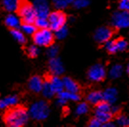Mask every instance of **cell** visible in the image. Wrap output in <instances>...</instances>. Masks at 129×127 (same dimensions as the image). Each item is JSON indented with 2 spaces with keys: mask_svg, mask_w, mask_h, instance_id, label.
Segmentation results:
<instances>
[{
  "mask_svg": "<svg viewBox=\"0 0 129 127\" xmlns=\"http://www.w3.org/2000/svg\"><path fill=\"white\" fill-rule=\"evenodd\" d=\"M4 122L10 127H21L24 126L29 120V113L27 110L21 107H10V109L4 115Z\"/></svg>",
  "mask_w": 129,
  "mask_h": 127,
  "instance_id": "6da1fadb",
  "label": "cell"
},
{
  "mask_svg": "<svg viewBox=\"0 0 129 127\" xmlns=\"http://www.w3.org/2000/svg\"><path fill=\"white\" fill-rule=\"evenodd\" d=\"M17 14L22 23H34L37 14L34 9V6L29 3L27 0H19L18 6H17Z\"/></svg>",
  "mask_w": 129,
  "mask_h": 127,
  "instance_id": "7a4b0ae2",
  "label": "cell"
},
{
  "mask_svg": "<svg viewBox=\"0 0 129 127\" xmlns=\"http://www.w3.org/2000/svg\"><path fill=\"white\" fill-rule=\"evenodd\" d=\"M50 108L45 100H38L31 106L29 116L36 120H43L49 116Z\"/></svg>",
  "mask_w": 129,
  "mask_h": 127,
  "instance_id": "3957f363",
  "label": "cell"
},
{
  "mask_svg": "<svg viewBox=\"0 0 129 127\" xmlns=\"http://www.w3.org/2000/svg\"><path fill=\"white\" fill-rule=\"evenodd\" d=\"M55 36L49 28L38 29L33 35V39L37 46L40 47H49L53 44Z\"/></svg>",
  "mask_w": 129,
  "mask_h": 127,
  "instance_id": "277c9868",
  "label": "cell"
},
{
  "mask_svg": "<svg viewBox=\"0 0 129 127\" xmlns=\"http://www.w3.org/2000/svg\"><path fill=\"white\" fill-rule=\"evenodd\" d=\"M47 19L49 22V28L53 31H55L60 27L64 26L67 18L64 13H62L61 11H55L49 14Z\"/></svg>",
  "mask_w": 129,
  "mask_h": 127,
  "instance_id": "5b68a950",
  "label": "cell"
},
{
  "mask_svg": "<svg viewBox=\"0 0 129 127\" xmlns=\"http://www.w3.org/2000/svg\"><path fill=\"white\" fill-rule=\"evenodd\" d=\"M111 23L113 27L117 29H126L129 27V12L128 11H120L116 12L112 15Z\"/></svg>",
  "mask_w": 129,
  "mask_h": 127,
  "instance_id": "8992f818",
  "label": "cell"
},
{
  "mask_svg": "<svg viewBox=\"0 0 129 127\" xmlns=\"http://www.w3.org/2000/svg\"><path fill=\"white\" fill-rule=\"evenodd\" d=\"M88 78L94 82H100L104 79L106 76V72L104 67L102 64H95L89 69L87 73Z\"/></svg>",
  "mask_w": 129,
  "mask_h": 127,
  "instance_id": "52a82bcc",
  "label": "cell"
},
{
  "mask_svg": "<svg viewBox=\"0 0 129 127\" xmlns=\"http://www.w3.org/2000/svg\"><path fill=\"white\" fill-rule=\"evenodd\" d=\"M128 48V42L125 39H117L109 40L105 42V49L111 54H115L118 52H123Z\"/></svg>",
  "mask_w": 129,
  "mask_h": 127,
  "instance_id": "ba28073f",
  "label": "cell"
},
{
  "mask_svg": "<svg viewBox=\"0 0 129 127\" xmlns=\"http://www.w3.org/2000/svg\"><path fill=\"white\" fill-rule=\"evenodd\" d=\"M33 6L37 14V17L48 18V15L50 14V7L47 0H36Z\"/></svg>",
  "mask_w": 129,
  "mask_h": 127,
  "instance_id": "9c48e42d",
  "label": "cell"
},
{
  "mask_svg": "<svg viewBox=\"0 0 129 127\" xmlns=\"http://www.w3.org/2000/svg\"><path fill=\"white\" fill-rule=\"evenodd\" d=\"M112 35H113V32H112V30H111L110 28L101 27L95 32L94 38L99 43H105L106 41L111 39Z\"/></svg>",
  "mask_w": 129,
  "mask_h": 127,
  "instance_id": "30bf717a",
  "label": "cell"
},
{
  "mask_svg": "<svg viewBox=\"0 0 129 127\" xmlns=\"http://www.w3.org/2000/svg\"><path fill=\"white\" fill-rule=\"evenodd\" d=\"M57 103L59 105H64L68 100L72 101H78L80 97L78 93H71L66 90H62L57 94Z\"/></svg>",
  "mask_w": 129,
  "mask_h": 127,
  "instance_id": "8fae6325",
  "label": "cell"
},
{
  "mask_svg": "<svg viewBox=\"0 0 129 127\" xmlns=\"http://www.w3.org/2000/svg\"><path fill=\"white\" fill-rule=\"evenodd\" d=\"M49 70L54 76H60L64 72V66L59 58L52 57L49 61Z\"/></svg>",
  "mask_w": 129,
  "mask_h": 127,
  "instance_id": "7c38bea8",
  "label": "cell"
},
{
  "mask_svg": "<svg viewBox=\"0 0 129 127\" xmlns=\"http://www.w3.org/2000/svg\"><path fill=\"white\" fill-rule=\"evenodd\" d=\"M43 79L38 76H34L29 79L28 87L34 93H40L43 86Z\"/></svg>",
  "mask_w": 129,
  "mask_h": 127,
  "instance_id": "4fadbf2b",
  "label": "cell"
},
{
  "mask_svg": "<svg viewBox=\"0 0 129 127\" xmlns=\"http://www.w3.org/2000/svg\"><path fill=\"white\" fill-rule=\"evenodd\" d=\"M118 98V92L115 88L110 87L107 88L103 93H102V100H104L106 102H108L109 104H113L115 103L116 100Z\"/></svg>",
  "mask_w": 129,
  "mask_h": 127,
  "instance_id": "5bb4252c",
  "label": "cell"
},
{
  "mask_svg": "<svg viewBox=\"0 0 129 127\" xmlns=\"http://www.w3.org/2000/svg\"><path fill=\"white\" fill-rule=\"evenodd\" d=\"M49 82L51 84L53 90L55 92V94H58L59 92H61L62 90H64V87H63V81L62 79L59 78L58 76H54L49 78Z\"/></svg>",
  "mask_w": 129,
  "mask_h": 127,
  "instance_id": "9a60e30c",
  "label": "cell"
},
{
  "mask_svg": "<svg viewBox=\"0 0 129 127\" xmlns=\"http://www.w3.org/2000/svg\"><path fill=\"white\" fill-rule=\"evenodd\" d=\"M62 81H63L64 90L71 92V93H78L79 90V86L78 85V83L74 81L72 78L66 77L64 78H62Z\"/></svg>",
  "mask_w": 129,
  "mask_h": 127,
  "instance_id": "2e32d148",
  "label": "cell"
},
{
  "mask_svg": "<svg viewBox=\"0 0 129 127\" xmlns=\"http://www.w3.org/2000/svg\"><path fill=\"white\" fill-rule=\"evenodd\" d=\"M5 24L11 30L12 29H18L20 27V19L14 14H8L5 18Z\"/></svg>",
  "mask_w": 129,
  "mask_h": 127,
  "instance_id": "e0dca14e",
  "label": "cell"
},
{
  "mask_svg": "<svg viewBox=\"0 0 129 127\" xmlns=\"http://www.w3.org/2000/svg\"><path fill=\"white\" fill-rule=\"evenodd\" d=\"M17 102H18V99L16 96H9L0 100V108H10V107L15 106L17 104Z\"/></svg>",
  "mask_w": 129,
  "mask_h": 127,
  "instance_id": "ac0fdd59",
  "label": "cell"
},
{
  "mask_svg": "<svg viewBox=\"0 0 129 127\" xmlns=\"http://www.w3.org/2000/svg\"><path fill=\"white\" fill-rule=\"evenodd\" d=\"M87 101L91 104L97 105L102 100V93L100 91H92L87 95Z\"/></svg>",
  "mask_w": 129,
  "mask_h": 127,
  "instance_id": "d6986e66",
  "label": "cell"
},
{
  "mask_svg": "<svg viewBox=\"0 0 129 127\" xmlns=\"http://www.w3.org/2000/svg\"><path fill=\"white\" fill-rule=\"evenodd\" d=\"M41 93H42V95H43V97L46 98V99H51L52 97L55 95V92L53 90V88H52L49 80H46V81L43 82Z\"/></svg>",
  "mask_w": 129,
  "mask_h": 127,
  "instance_id": "ffe728a7",
  "label": "cell"
},
{
  "mask_svg": "<svg viewBox=\"0 0 129 127\" xmlns=\"http://www.w3.org/2000/svg\"><path fill=\"white\" fill-rule=\"evenodd\" d=\"M19 0H2V5L4 9L8 12H14L17 9Z\"/></svg>",
  "mask_w": 129,
  "mask_h": 127,
  "instance_id": "44dd1931",
  "label": "cell"
},
{
  "mask_svg": "<svg viewBox=\"0 0 129 127\" xmlns=\"http://www.w3.org/2000/svg\"><path fill=\"white\" fill-rule=\"evenodd\" d=\"M11 35L14 37L15 41H17L19 44H24L26 42V37L24 36V33L22 31H19L18 29H12Z\"/></svg>",
  "mask_w": 129,
  "mask_h": 127,
  "instance_id": "7402d4cb",
  "label": "cell"
},
{
  "mask_svg": "<svg viewBox=\"0 0 129 127\" xmlns=\"http://www.w3.org/2000/svg\"><path fill=\"white\" fill-rule=\"evenodd\" d=\"M109 77L111 78H118L121 76L122 74V67L120 64H116V65H113L111 69L109 70Z\"/></svg>",
  "mask_w": 129,
  "mask_h": 127,
  "instance_id": "603a6c76",
  "label": "cell"
},
{
  "mask_svg": "<svg viewBox=\"0 0 129 127\" xmlns=\"http://www.w3.org/2000/svg\"><path fill=\"white\" fill-rule=\"evenodd\" d=\"M21 29L25 35H30V36H33L37 31V27L34 23H22Z\"/></svg>",
  "mask_w": 129,
  "mask_h": 127,
  "instance_id": "cb8c5ba5",
  "label": "cell"
},
{
  "mask_svg": "<svg viewBox=\"0 0 129 127\" xmlns=\"http://www.w3.org/2000/svg\"><path fill=\"white\" fill-rule=\"evenodd\" d=\"M95 118H97L102 123L109 121L112 118V113L111 112H97L95 113Z\"/></svg>",
  "mask_w": 129,
  "mask_h": 127,
  "instance_id": "d4e9b609",
  "label": "cell"
},
{
  "mask_svg": "<svg viewBox=\"0 0 129 127\" xmlns=\"http://www.w3.org/2000/svg\"><path fill=\"white\" fill-rule=\"evenodd\" d=\"M73 1L74 0H53L55 7L58 10H63L67 8L69 5L73 3Z\"/></svg>",
  "mask_w": 129,
  "mask_h": 127,
  "instance_id": "484cf974",
  "label": "cell"
},
{
  "mask_svg": "<svg viewBox=\"0 0 129 127\" xmlns=\"http://www.w3.org/2000/svg\"><path fill=\"white\" fill-rule=\"evenodd\" d=\"M34 24L36 25V27L38 29H45V28H49V22L47 18L42 17H37Z\"/></svg>",
  "mask_w": 129,
  "mask_h": 127,
  "instance_id": "4316f807",
  "label": "cell"
},
{
  "mask_svg": "<svg viewBox=\"0 0 129 127\" xmlns=\"http://www.w3.org/2000/svg\"><path fill=\"white\" fill-rule=\"evenodd\" d=\"M116 123L119 126L122 127H129V118L124 115H120L116 118Z\"/></svg>",
  "mask_w": 129,
  "mask_h": 127,
  "instance_id": "83f0119b",
  "label": "cell"
},
{
  "mask_svg": "<svg viewBox=\"0 0 129 127\" xmlns=\"http://www.w3.org/2000/svg\"><path fill=\"white\" fill-rule=\"evenodd\" d=\"M55 36L57 38V39H63L65 38L67 35H68V30H67V28L66 26H62V27H60L59 29H57V30H55Z\"/></svg>",
  "mask_w": 129,
  "mask_h": 127,
  "instance_id": "f1b7e54d",
  "label": "cell"
},
{
  "mask_svg": "<svg viewBox=\"0 0 129 127\" xmlns=\"http://www.w3.org/2000/svg\"><path fill=\"white\" fill-rule=\"evenodd\" d=\"M89 111V107H88L87 103H79V104L77 106V109H76V114L78 115V116H82V115H85Z\"/></svg>",
  "mask_w": 129,
  "mask_h": 127,
  "instance_id": "f546056e",
  "label": "cell"
},
{
  "mask_svg": "<svg viewBox=\"0 0 129 127\" xmlns=\"http://www.w3.org/2000/svg\"><path fill=\"white\" fill-rule=\"evenodd\" d=\"M89 0H74L72 4L74 5L76 9H83L89 5Z\"/></svg>",
  "mask_w": 129,
  "mask_h": 127,
  "instance_id": "4dcf8cb0",
  "label": "cell"
},
{
  "mask_svg": "<svg viewBox=\"0 0 129 127\" xmlns=\"http://www.w3.org/2000/svg\"><path fill=\"white\" fill-rule=\"evenodd\" d=\"M58 54V48L55 45H50L49 46V48H48V50H47V54H48V56L52 58V57H55L56 55Z\"/></svg>",
  "mask_w": 129,
  "mask_h": 127,
  "instance_id": "1f68e13d",
  "label": "cell"
},
{
  "mask_svg": "<svg viewBox=\"0 0 129 127\" xmlns=\"http://www.w3.org/2000/svg\"><path fill=\"white\" fill-rule=\"evenodd\" d=\"M27 53L30 57H36L39 54V50L37 47V45H32L30 46V47H28Z\"/></svg>",
  "mask_w": 129,
  "mask_h": 127,
  "instance_id": "d6a6232c",
  "label": "cell"
},
{
  "mask_svg": "<svg viewBox=\"0 0 129 127\" xmlns=\"http://www.w3.org/2000/svg\"><path fill=\"white\" fill-rule=\"evenodd\" d=\"M119 8L120 11H128L129 12V0H120Z\"/></svg>",
  "mask_w": 129,
  "mask_h": 127,
  "instance_id": "836d02e7",
  "label": "cell"
},
{
  "mask_svg": "<svg viewBox=\"0 0 129 127\" xmlns=\"http://www.w3.org/2000/svg\"><path fill=\"white\" fill-rule=\"evenodd\" d=\"M101 126H102V123L97 118H92L89 121V127H101Z\"/></svg>",
  "mask_w": 129,
  "mask_h": 127,
  "instance_id": "e575fe53",
  "label": "cell"
},
{
  "mask_svg": "<svg viewBox=\"0 0 129 127\" xmlns=\"http://www.w3.org/2000/svg\"><path fill=\"white\" fill-rule=\"evenodd\" d=\"M102 126L103 127H114L115 126V123L111 122L110 120H109V121H107V122L102 123Z\"/></svg>",
  "mask_w": 129,
  "mask_h": 127,
  "instance_id": "d590c367",
  "label": "cell"
},
{
  "mask_svg": "<svg viewBox=\"0 0 129 127\" xmlns=\"http://www.w3.org/2000/svg\"><path fill=\"white\" fill-rule=\"evenodd\" d=\"M118 110H119V108H118V107H112V106H111V113H112V114L117 113V112H118Z\"/></svg>",
  "mask_w": 129,
  "mask_h": 127,
  "instance_id": "8d00e7d4",
  "label": "cell"
},
{
  "mask_svg": "<svg viewBox=\"0 0 129 127\" xmlns=\"http://www.w3.org/2000/svg\"><path fill=\"white\" fill-rule=\"evenodd\" d=\"M126 72H127V74L129 75V64L127 65V68H126Z\"/></svg>",
  "mask_w": 129,
  "mask_h": 127,
  "instance_id": "74e56055",
  "label": "cell"
},
{
  "mask_svg": "<svg viewBox=\"0 0 129 127\" xmlns=\"http://www.w3.org/2000/svg\"></svg>",
  "mask_w": 129,
  "mask_h": 127,
  "instance_id": "f35d334b",
  "label": "cell"
}]
</instances>
